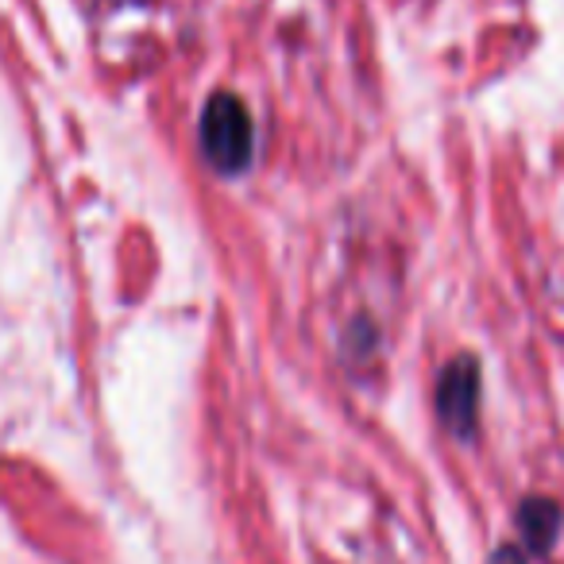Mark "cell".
<instances>
[{
  "label": "cell",
  "instance_id": "6da1fadb",
  "mask_svg": "<svg viewBox=\"0 0 564 564\" xmlns=\"http://www.w3.org/2000/svg\"><path fill=\"white\" fill-rule=\"evenodd\" d=\"M251 148H256V132H251V117L232 94L209 97L202 112V151L217 171L236 174L251 163Z\"/></svg>",
  "mask_w": 564,
  "mask_h": 564
},
{
  "label": "cell",
  "instance_id": "7a4b0ae2",
  "mask_svg": "<svg viewBox=\"0 0 564 564\" xmlns=\"http://www.w3.org/2000/svg\"><path fill=\"white\" fill-rule=\"evenodd\" d=\"M476 402H479V368L468 356H460V360H453L445 368L441 394H437L441 417H445L448 430L471 433V425H476Z\"/></svg>",
  "mask_w": 564,
  "mask_h": 564
}]
</instances>
